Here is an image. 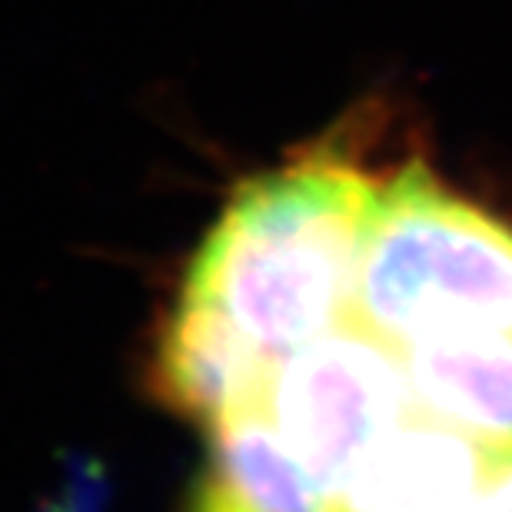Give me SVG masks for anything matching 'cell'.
<instances>
[{
	"label": "cell",
	"mask_w": 512,
	"mask_h": 512,
	"mask_svg": "<svg viewBox=\"0 0 512 512\" xmlns=\"http://www.w3.org/2000/svg\"><path fill=\"white\" fill-rule=\"evenodd\" d=\"M207 466L190 512H326L323 489L296 463L260 409L207 429Z\"/></svg>",
	"instance_id": "5b68a950"
},
{
	"label": "cell",
	"mask_w": 512,
	"mask_h": 512,
	"mask_svg": "<svg viewBox=\"0 0 512 512\" xmlns=\"http://www.w3.org/2000/svg\"><path fill=\"white\" fill-rule=\"evenodd\" d=\"M506 449L416 399L326 493V512H469L496 479Z\"/></svg>",
	"instance_id": "277c9868"
},
{
	"label": "cell",
	"mask_w": 512,
	"mask_h": 512,
	"mask_svg": "<svg viewBox=\"0 0 512 512\" xmlns=\"http://www.w3.org/2000/svg\"><path fill=\"white\" fill-rule=\"evenodd\" d=\"M350 316L403 353L512 336V227L406 163L376 193Z\"/></svg>",
	"instance_id": "7a4b0ae2"
},
{
	"label": "cell",
	"mask_w": 512,
	"mask_h": 512,
	"mask_svg": "<svg viewBox=\"0 0 512 512\" xmlns=\"http://www.w3.org/2000/svg\"><path fill=\"white\" fill-rule=\"evenodd\" d=\"M380 183L333 147L240 183L173 306L273 366L350 316Z\"/></svg>",
	"instance_id": "6da1fadb"
},
{
	"label": "cell",
	"mask_w": 512,
	"mask_h": 512,
	"mask_svg": "<svg viewBox=\"0 0 512 512\" xmlns=\"http://www.w3.org/2000/svg\"><path fill=\"white\" fill-rule=\"evenodd\" d=\"M413 406L406 353L346 316L273 363L256 409L326 496Z\"/></svg>",
	"instance_id": "3957f363"
},
{
	"label": "cell",
	"mask_w": 512,
	"mask_h": 512,
	"mask_svg": "<svg viewBox=\"0 0 512 512\" xmlns=\"http://www.w3.org/2000/svg\"><path fill=\"white\" fill-rule=\"evenodd\" d=\"M469 512H512V446L506 449V459L499 466L496 479Z\"/></svg>",
	"instance_id": "52a82bcc"
},
{
	"label": "cell",
	"mask_w": 512,
	"mask_h": 512,
	"mask_svg": "<svg viewBox=\"0 0 512 512\" xmlns=\"http://www.w3.org/2000/svg\"><path fill=\"white\" fill-rule=\"evenodd\" d=\"M406 366L429 413L512 446V336L413 346Z\"/></svg>",
	"instance_id": "8992f818"
}]
</instances>
